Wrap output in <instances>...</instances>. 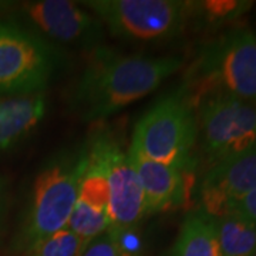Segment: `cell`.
I'll return each mask as SVG.
<instances>
[{
  "label": "cell",
  "instance_id": "cell-1",
  "mask_svg": "<svg viewBox=\"0 0 256 256\" xmlns=\"http://www.w3.org/2000/svg\"><path fill=\"white\" fill-rule=\"evenodd\" d=\"M182 64L176 56L122 54L106 46L96 47L70 87L68 108L82 122L107 120L156 92Z\"/></svg>",
  "mask_w": 256,
  "mask_h": 256
},
{
  "label": "cell",
  "instance_id": "cell-2",
  "mask_svg": "<svg viewBox=\"0 0 256 256\" xmlns=\"http://www.w3.org/2000/svg\"><path fill=\"white\" fill-rule=\"evenodd\" d=\"M194 107L210 94H229L256 104V34L229 28L200 52L181 87Z\"/></svg>",
  "mask_w": 256,
  "mask_h": 256
},
{
  "label": "cell",
  "instance_id": "cell-3",
  "mask_svg": "<svg viewBox=\"0 0 256 256\" xmlns=\"http://www.w3.org/2000/svg\"><path fill=\"white\" fill-rule=\"evenodd\" d=\"M86 165L87 144L56 154L42 168L22 228V245L26 250L68 226Z\"/></svg>",
  "mask_w": 256,
  "mask_h": 256
},
{
  "label": "cell",
  "instance_id": "cell-4",
  "mask_svg": "<svg viewBox=\"0 0 256 256\" xmlns=\"http://www.w3.org/2000/svg\"><path fill=\"white\" fill-rule=\"evenodd\" d=\"M196 140L195 110L185 92L178 88L156 101L141 117L130 146L156 162L191 172Z\"/></svg>",
  "mask_w": 256,
  "mask_h": 256
},
{
  "label": "cell",
  "instance_id": "cell-5",
  "mask_svg": "<svg viewBox=\"0 0 256 256\" xmlns=\"http://www.w3.org/2000/svg\"><path fill=\"white\" fill-rule=\"evenodd\" d=\"M66 64L62 48L13 22H0V96L40 94Z\"/></svg>",
  "mask_w": 256,
  "mask_h": 256
},
{
  "label": "cell",
  "instance_id": "cell-6",
  "mask_svg": "<svg viewBox=\"0 0 256 256\" xmlns=\"http://www.w3.org/2000/svg\"><path fill=\"white\" fill-rule=\"evenodd\" d=\"M112 36L132 42H166L191 23V2L88 0L82 2Z\"/></svg>",
  "mask_w": 256,
  "mask_h": 256
},
{
  "label": "cell",
  "instance_id": "cell-7",
  "mask_svg": "<svg viewBox=\"0 0 256 256\" xmlns=\"http://www.w3.org/2000/svg\"><path fill=\"white\" fill-rule=\"evenodd\" d=\"M198 137L210 166L256 146V104L210 94L194 106Z\"/></svg>",
  "mask_w": 256,
  "mask_h": 256
},
{
  "label": "cell",
  "instance_id": "cell-8",
  "mask_svg": "<svg viewBox=\"0 0 256 256\" xmlns=\"http://www.w3.org/2000/svg\"><path fill=\"white\" fill-rule=\"evenodd\" d=\"M102 164L110 192L111 230H132L146 216L144 195L128 150L114 132L100 128L87 142Z\"/></svg>",
  "mask_w": 256,
  "mask_h": 256
},
{
  "label": "cell",
  "instance_id": "cell-9",
  "mask_svg": "<svg viewBox=\"0 0 256 256\" xmlns=\"http://www.w3.org/2000/svg\"><path fill=\"white\" fill-rule=\"evenodd\" d=\"M24 14L46 40L92 50L100 46L104 26L92 13L67 0H43L24 4Z\"/></svg>",
  "mask_w": 256,
  "mask_h": 256
},
{
  "label": "cell",
  "instance_id": "cell-10",
  "mask_svg": "<svg viewBox=\"0 0 256 256\" xmlns=\"http://www.w3.org/2000/svg\"><path fill=\"white\" fill-rule=\"evenodd\" d=\"M252 191H256V146L210 166L200 185V208L220 218Z\"/></svg>",
  "mask_w": 256,
  "mask_h": 256
},
{
  "label": "cell",
  "instance_id": "cell-11",
  "mask_svg": "<svg viewBox=\"0 0 256 256\" xmlns=\"http://www.w3.org/2000/svg\"><path fill=\"white\" fill-rule=\"evenodd\" d=\"M68 228L87 246L110 228V192L100 160L87 146V165Z\"/></svg>",
  "mask_w": 256,
  "mask_h": 256
},
{
  "label": "cell",
  "instance_id": "cell-12",
  "mask_svg": "<svg viewBox=\"0 0 256 256\" xmlns=\"http://www.w3.org/2000/svg\"><path fill=\"white\" fill-rule=\"evenodd\" d=\"M128 154L141 184L146 216L164 212L182 201L190 172L156 162L132 146H128Z\"/></svg>",
  "mask_w": 256,
  "mask_h": 256
},
{
  "label": "cell",
  "instance_id": "cell-13",
  "mask_svg": "<svg viewBox=\"0 0 256 256\" xmlns=\"http://www.w3.org/2000/svg\"><path fill=\"white\" fill-rule=\"evenodd\" d=\"M46 114L43 92L0 97V150L13 146L30 134Z\"/></svg>",
  "mask_w": 256,
  "mask_h": 256
},
{
  "label": "cell",
  "instance_id": "cell-14",
  "mask_svg": "<svg viewBox=\"0 0 256 256\" xmlns=\"http://www.w3.org/2000/svg\"><path fill=\"white\" fill-rule=\"evenodd\" d=\"M166 256H222L215 218L201 208L188 212Z\"/></svg>",
  "mask_w": 256,
  "mask_h": 256
},
{
  "label": "cell",
  "instance_id": "cell-15",
  "mask_svg": "<svg viewBox=\"0 0 256 256\" xmlns=\"http://www.w3.org/2000/svg\"><path fill=\"white\" fill-rule=\"evenodd\" d=\"M222 256H252L256 250V226L235 214L215 218Z\"/></svg>",
  "mask_w": 256,
  "mask_h": 256
},
{
  "label": "cell",
  "instance_id": "cell-16",
  "mask_svg": "<svg viewBox=\"0 0 256 256\" xmlns=\"http://www.w3.org/2000/svg\"><path fill=\"white\" fill-rule=\"evenodd\" d=\"M252 2L244 0H208L191 2V22L201 28H220L244 16Z\"/></svg>",
  "mask_w": 256,
  "mask_h": 256
},
{
  "label": "cell",
  "instance_id": "cell-17",
  "mask_svg": "<svg viewBox=\"0 0 256 256\" xmlns=\"http://www.w3.org/2000/svg\"><path fill=\"white\" fill-rule=\"evenodd\" d=\"M82 256H141V245L136 229L120 232L107 229L92 239Z\"/></svg>",
  "mask_w": 256,
  "mask_h": 256
},
{
  "label": "cell",
  "instance_id": "cell-18",
  "mask_svg": "<svg viewBox=\"0 0 256 256\" xmlns=\"http://www.w3.org/2000/svg\"><path fill=\"white\" fill-rule=\"evenodd\" d=\"M86 245L68 226L28 249V256H82Z\"/></svg>",
  "mask_w": 256,
  "mask_h": 256
},
{
  "label": "cell",
  "instance_id": "cell-19",
  "mask_svg": "<svg viewBox=\"0 0 256 256\" xmlns=\"http://www.w3.org/2000/svg\"><path fill=\"white\" fill-rule=\"evenodd\" d=\"M229 214L239 215L256 226V191L249 192L244 198L236 201L229 210ZM228 215V214H226Z\"/></svg>",
  "mask_w": 256,
  "mask_h": 256
},
{
  "label": "cell",
  "instance_id": "cell-20",
  "mask_svg": "<svg viewBox=\"0 0 256 256\" xmlns=\"http://www.w3.org/2000/svg\"><path fill=\"white\" fill-rule=\"evenodd\" d=\"M3 204H4V185L0 178V220H2V214H3Z\"/></svg>",
  "mask_w": 256,
  "mask_h": 256
},
{
  "label": "cell",
  "instance_id": "cell-21",
  "mask_svg": "<svg viewBox=\"0 0 256 256\" xmlns=\"http://www.w3.org/2000/svg\"><path fill=\"white\" fill-rule=\"evenodd\" d=\"M252 256H256V250H255V252H254V255H252Z\"/></svg>",
  "mask_w": 256,
  "mask_h": 256
}]
</instances>
